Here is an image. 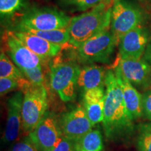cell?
<instances>
[{
	"mask_svg": "<svg viewBox=\"0 0 151 151\" xmlns=\"http://www.w3.org/2000/svg\"><path fill=\"white\" fill-rule=\"evenodd\" d=\"M4 41L11 60L20 70L43 67L46 60H43L16 37L14 32L7 30L4 34Z\"/></svg>",
	"mask_w": 151,
	"mask_h": 151,
	"instance_id": "9",
	"label": "cell"
},
{
	"mask_svg": "<svg viewBox=\"0 0 151 151\" xmlns=\"http://www.w3.org/2000/svg\"><path fill=\"white\" fill-rule=\"evenodd\" d=\"M14 34L27 48L46 61L55 57L62 50L61 45L50 43L43 38L23 30L17 29L14 31Z\"/></svg>",
	"mask_w": 151,
	"mask_h": 151,
	"instance_id": "15",
	"label": "cell"
},
{
	"mask_svg": "<svg viewBox=\"0 0 151 151\" xmlns=\"http://www.w3.org/2000/svg\"><path fill=\"white\" fill-rule=\"evenodd\" d=\"M143 117L151 121V90L142 94Z\"/></svg>",
	"mask_w": 151,
	"mask_h": 151,
	"instance_id": "28",
	"label": "cell"
},
{
	"mask_svg": "<svg viewBox=\"0 0 151 151\" xmlns=\"http://www.w3.org/2000/svg\"><path fill=\"white\" fill-rule=\"evenodd\" d=\"M52 151H78V141L62 137Z\"/></svg>",
	"mask_w": 151,
	"mask_h": 151,
	"instance_id": "27",
	"label": "cell"
},
{
	"mask_svg": "<svg viewBox=\"0 0 151 151\" xmlns=\"http://www.w3.org/2000/svg\"><path fill=\"white\" fill-rule=\"evenodd\" d=\"M143 21L142 10L130 1L118 0L112 6L110 29L118 41L124 34L141 26Z\"/></svg>",
	"mask_w": 151,
	"mask_h": 151,
	"instance_id": "7",
	"label": "cell"
},
{
	"mask_svg": "<svg viewBox=\"0 0 151 151\" xmlns=\"http://www.w3.org/2000/svg\"><path fill=\"white\" fill-rule=\"evenodd\" d=\"M0 77L16 79L20 83V90L22 91H24L32 85L20 68L9 59L3 50H1L0 54Z\"/></svg>",
	"mask_w": 151,
	"mask_h": 151,
	"instance_id": "18",
	"label": "cell"
},
{
	"mask_svg": "<svg viewBox=\"0 0 151 151\" xmlns=\"http://www.w3.org/2000/svg\"><path fill=\"white\" fill-rule=\"evenodd\" d=\"M62 134L69 139L79 141L93 129V124L83 106H78L64 113L59 118Z\"/></svg>",
	"mask_w": 151,
	"mask_h": 151,
	"instance_id": "10",
	"label": "cell"
},
{
	"mask_svg": "<svg viewBox=\"0 0 151 151\" xmlns=\"http://www.w3.org/2000/svg\"><path fill=\"white\" fill-rule=\"evenodd\" d=\"M117 80L121 87L124 104L132 119L137 120L143 117L142 94L122 74L116 65L114 69Z\"/></svg>",
	"mask_w": 151,
	"mask_h": 151,
	"instance_id": "14",
	"label": "cell"
},
{
	"mask_svg": "<svg viewBox=\"0 0 151 151\" xmlns=\"http://www.w3.org/2000/svg\"><path fill=\"white\" fill-rule=\"evenodd\" d=\"M10 151H39V150L29 136H27L14 143Z\"/></svg>",
	"mask_w": 151,
	"mask_h": 151,
	"instance_id": "26",
	"label": "cell"
},
{
	"mask_svg": "<svg viewBox=\"0 0 151 151\" xmlns=\"http://www.w3.org/2000/svg\"><path fill=\"white\" fill-rule=\"evenodd\" d=\"M150 32L139 26L122 36L119 41V58L122 59H141L150 40Z\"/></svg>",
	"mask_w": 151,
	"mask_h": 151,
	"instance_id": "11",
	"label": "cell"
},
{
	"mask_svg": "<svg viewBox=\"0 0 151 151\" xmlns=\"http://www.w3.org/2000/svg\"><path fill=\"white\" fill-rule=\"evenodd\" d=\"M17 88L20 89V83L16 79L0 77V94L1 97L16 90Z\"/></svg>",
	"mask_w": 151,
	"mask_h": 151,
	"instance_id": "25",
	"label": "cell"
},
{
	"mask_svg": "<svg viewBox=\"0 0 151 151\" xmlns=\"http://www.w3.org/2000/svg\"><path fill=\"white\" fill-rule=\"evenodd\" d=\"M78 151H104L101 132L99 129L91 132L78 141Z\"/></svg>",
	"mask_w": 151,
	"mask_h": 151,
	"instance_id": "20",
	"label": "cell"
},
{
	"mask_svg": "<svg viewBox=\"0 0 151 151\" xmlns=\"http://www.w3.org/2000/svg\"><path fill=\"white\" fill-rule=\"evenodd\" d=\"M112 7L104 1L91 11L71 18L69 22V43L75 48L94 36L109 30Z\"/></svg>",
	"mask_w": 151,
	"mask_h": 151,
	"instance_id": "2",
	"label": "cell"
},
{
	"mask_svg": "<svg viewBox=\"0 0 151 151\" xmlns=\"http://www.w3.org/2000/svg\"><path fill=\"white\" fill-rule=\"evenodd\" d=\"M135 140L138 151H151V122L138 126Z\"/></svg>",
	"mask_w": 151,
	"mask_h": 151,
	"instance_id": "21",
	"label": "cell"
},
{
	"mask_svg": "<svg viewBox=\"0 0 151 151\" xmlns=\"http://www.w3.org/2000/svg\"><path fill=\"white\" fill-rule=\"evenodd\" d=\"M116 1H118V0H116Z\"/></svg>",
	"mask_w": 151,
	"mask_h": 151,
	"instance_id": "31",
	"label": "cell"
},
{
	"mask_svg": "<svg viewBox=\"0 0 151 151\" xmlns=\"http://www.w3.org/2000/svg\"><path fill=\"white\" fill-rule=\"evenodd\" d=\"M106 0H60L63 7L71 11H86L93 9Z\"/></svg>",
	"mask_w": 151,
	"mask_h": 151,
	"instance_id": "23",
	"label": "cell"
},
{
	"mask_svg": "<svg viewBox=\"0 0 151 151\" xmlns=\"http://www.w3.org/2000/svg\"><path fill=\"white\" fill-rule=\"evenodd\" d=\"M27 6V0H0L1 18H11Z\"/></svg>",
	"mask_w": 151,
	"mask_h": 151,
	"instance_id": "22",
	"label": "cell"
},
{
	"mask_svg": "<svg viewBox=\"0 0 151 151\" xmlns=\"http://www.w3.org/2000/svg\"><path fill=\"white\" fill-rule=\"evenodd\" d=\"M71 18L63 11L51 7H33L22 15L18 28L52 30L69 27Z\"/></svg>",
	"mask_w": 151,
	"mask_h": 151,
	"instance_id": "5",
	"label": "cell"
},
{
	"mask_svg": "<svg viewBox=\"0 0 151 151\" xmlns=\"http://www.w3.org/2000/svg\"><path fill=\"white\" fill-rule=\"evenodd\" d=\"M80 70L81 67L73 61L55 62L50 67V88L64 102L75 99Z\"/></svg>",
	"mask_w": 151,
	"mask_h": 151,
	"instance_id": "3",
	"label": "cell"
},
{
	"mask_svg": "<svg viewBox=\"0 0 151 151\" xmlns=\"http://www.w3.org/2000/svg\"><path fill=\"white\" fill-rule=\"evenodd\" d=\"M105 90L104 131L109 140L120 141L133 133L134 126V120L124 104L121 87L114 71H106Z\"/></svg>",
	"mask_w": 151,
	"mask_h": 151,
	"instance_id": "1",
	"label": "cell"
},
{
	"mask_svg": "<svg viewBox=\"0 0 151 151\" xmlns=\"http://www.w3.org/2000/svg\"><path fill=\"white\" fill-rule=\"evenodd\" d=\"M141 1H143V0H141Z\"/></svg>",
	"mask_w": 151,
	"mask_h": 151,
	"instance_id": "32",
	"label": "cell"
},
{
	"mask_svg": "<svg viewBox=\"0 0 151 151\" xmlns=\"http://www.w3.org/2000/svg\"><path fill=\"white\" fill-rule=\"evenodd\" d=\"M23 92L19 90L7 101V118L1 141L4 143L14 142L18 139L22 129V106Z\"/></svg>",
	"mask_w": 151,
	"mask_h": 151,
	"instance_id": "13",
	"label": "cell"
},
{
	"mask_svg": "<svg viewBox=\"0 0 151 151\" xmlns=\"http://www.w3.org/2000/svg\"><path fill=\"white\" fill-rule=\"evenodd\" d=\"M22 92V130L29 134L37 127L48 111V92L46 86L33 85Z\"/></svg>",
	"mask_w": 151,
	"mask_h": 151,
	"instance_id": "4",
	"label": "cell"
},
{
	"mask_svg": "<svg viewBox=\"0 0 151 151\" xmlns=\"http://www.w3.org/2000/svg\"><path fill=\"white\" fill-rule=\"evenodd\" d=\"M26 78L35 86H45V73L43 67H36L33 69L21 70Z\"/></svg>",
	"mask_w": 151,
	"mask_h": 151,
	"instance_id": "24",
	"label": "cell"
},
{
	"mask_svg": "<svg viewBox=\"0 0 151 151\" xmlns=\"http://www.w3.org/2000/svg\"><path fill=\"white\" fill-rule=\"evenodd\" d=\"M28 134L39 151H52L63 137L59 118L54 113L47 111L37 127Z\"/></svg>",
	"mask_w": 151,
	"mask_h": 151,
	"instance_id": "8",
	"label": "cell"
},
{
	"mask_svg": "<svg viewBox=\"0 0 151 151\" xmlns=\"http://www.w3.org/2000/svg\"><path fill=\"white\" fill-rule=\"evenodd\" d=\"M117 66L124 77L139 89L150 86L151 65L145 59H122L119 58Z\"/></svg>",
	"mask_w": 151,
	"mask_h": 151,
	"instance_id": "12",
	"label": "cell"
},
{
	"mask_svg": "<svg viewBox=\"0 0 151 151\" xmlns=\"http://www.w3.org/2000/svg\"><path fill=\"white\" fill-rule=\"evenodd\" d=\"M119 41L111 29L90 38L77 47V55L82 62L109 63Z\"/></svg>",
	"mask_w": 151,
	"mask_h": 151,
	"instance_id": "6",
	"label": "cell"
},
{
	"mask_svg": "<svg viewBox=\"0 0 151 151\" xmlns=\"http://www.w3.org/2000/svg\"><path fill=\"white\" fill-rule=\"evenodd\" d=\"M150 86H151V76H150Z\"/></svg>",
	"mask_w": 151,
	"mask_h": 151,
	"instance_id": "30",
	"label": "cell"
},
{
	"mask_svg": "<svg viewBox=\"0 0 151 151\" xmlns=\"http://www.w3.org/2000/svg\"><path fill=\"white\" fill-rule=\"evenodd\" d=\"M106 71L103 67L91 64L81 68L78 78V88L83 91L105 88Z\"/></svg>",
	"mask_w": 151,
	"mask_h": 151,
	"instance_id": "17",
	"label": "cell"
},
{
	"mask_svg": "<svg viewBox=\"0 0 151 151\" xmlns=\"http://www.w3.org/2000/svg\"><path fill=\"white\" fill-rule=\"evenodd\" d=\"M17 29L23 30V31L32 33L38 37L43 38L49 42L55 43V44L61 45L62 46L66 43H69V39H70L68 27L52 30H35L27 29V28L17 27Z\"/></svg>",
	"mask_w": 151,
	"mask_h": 151,
	"instance_id": "19",
	"label": "cell"
},
{
	"mask_svg": "<svg viewBox=\"0 0 151 151\" xmlns=\"http://www.w3.org/2000/svg\"><path fill=\"white\" fill-rule=\"evenodd\" d=\"M144 59L151 65V44L148 45V46H147L146 51H145Z\"/></svg>",
	"mask_w": 151,
	"mask_h": 151,
	"instance_id": "29",
	"label": "cell"
},
{
	"mask_svg": "<svg viewBox=\"0 0 151 151\" xmlns=\"http://www.w3.org/2000/svg\"><path fill=\"white\" fill-rule=\"evenodd\" d=\"M105 97V88H94L83 92V106L93 126L102 123Z\"/></svg>",
	"mask_w": 151,
	"mask_h": 151,
	"instance_id": "16",
	"label": "cell"
}]
</instances>
